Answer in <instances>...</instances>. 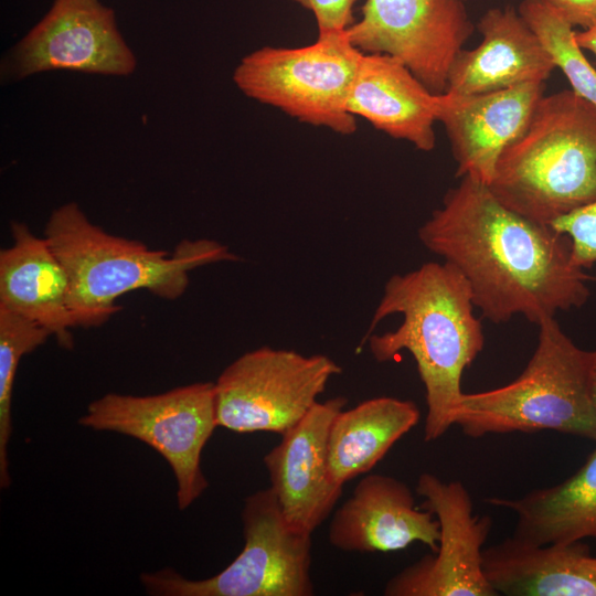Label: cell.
<instances>
[{
    "label": "cell",
    "instance_id": "obj_1",
    "mask_svg": "<svg viewBox=\"0 0 596 596\" xmlns=\"http://www.w3.org/2000/svg\"><path fill=\"white\" fill-rule=\"evenodd\" d=\"M460 179L418 238L462 275L482 318L499 324L521 315L538 326L582 308L592 277L574 263L567 235L509 209L483 182Z\"/></svg>",
    "mask_w": 596,
    "mask_h": 596
},
{
    "label": "cell",
    "instance_id": "obj_2",
    "mask_svg": "<svg viewBox=\"0 0 596 596\" xmlns=\"http://www.w3.org/2000/svg\"><path fill=\"white\" fill-rule=\"evenodd\" d=\"M467 280L449 263L427 262L385 283L361 342L377 362L402 351L415 360L425 387L424 440L434 441L455 425L461 377L485 345Z\"/></svg>",
    "mask_w": 596,
    "mask_h": 596
},
{
    "label": "cell",
    "instance_id": "obj_3",
    "mask_svg": "<svg viewBox=\"0 0 596 596\" xmlns=\"http://www.w3.org/2000/svg\"><path fill=\"white\" fill-rule=\"evenodd\" d=\"M44 237L70 279L68 307L75 327H98L120 307L116 299L147 290L167 300L181 297L189 273L198 267L240 258L213 240H183L172 252L107 233L93 224L77 203L55 209Z\"/></svg>",
    "mask_w": 596,
    "mask_h": 596
},
{
    "label": "cell",
    "instance_id": "obj_4",
    "mask_svg": "<svg viewBox=\"0 0 596 596\" xmlns=\"http://www.w3.org/2000/svg\"><path fill=\"white\" fill-rule=\"evenodd\" d=\"M488 187L509 209L550 225L596 200V107L572 89L543 95Z\"/></svg>",
    "mask_w": 596,
    "mask_h": 596
},
{
    "label": "cell",
    "instance_id": "obj_5",
    "mask_svg": "<svg viewBox=\"0 0 596 596\" xmlns=\"http://www.w3.org/2000/svg\"><path fill=\"white\" fill-rule=\"evenodd\" d=\"M538 327L536 348L515 380L489 391L462 393L455 425L466 436L553 430L596 441L592 352L576 345L555 317Z\"/></svg>",
    "mask_w": 596,
    "mask_h": 596
},
{
    "label": "cell",
    "instance_id": "obj_6",
    "mask_svg": "<svg viewBox=\"0 0 596 596\" xmlns=\"http://www.w3.org/2000/svg\"><path fill=\"white\" fill-rule=\"evenodd\" d=\"M244 546L220 573L188 579L171 567L142 573L152 596H311V533L287 522L268 487L247 496L241 513Z\"/></svg>",
    "mask_w": 596,
    "mask_h": 596
},
{
    "label": "cell",
    "instance_id": "obj_7",
    "mask_svg": "<svg viewBox=\"0 0 596 596\" xmlns=\"http://www.w3.org/2000/svg\"><path fill=\"white\" fill-rule=\"evenodd\" d=\"M362 54L347 31L319 34L306 46L252 52L236 66L233 79L252 99L299 121L350 135L356 123L348 99Z\"/></svg>",
    "mask_w": 596,
    "mask_h": 596
},
{
    "label": "cell",
    "instance_id": "obj_8",
    "mask_svg": "<svg viewBox=\"0 0 596 596\" xmlns=\"http://www.w3.org/2000/svg\"><path fill=\"white\" fill-rule=\"evenodd\" d=\"M78 424L138 439L159 453L177 481L179 510L207 489L201 458L216 419L213 382H198L156 395L108 393L93 401Z\"/></svg>",
    "mask_w": 596,
    "mask_h": 596
},
{
    "label": "cell",
    "instance_id": "obj_9",
    "mask_svg": "<svg viewBox=\"0 0 596 596\" xmlns=\"http://www.w3.org/2000/svg\"><path fill=\"white\" fill-rule=\"evenodd\" d=\"M342 372L324 354L262 347L248 351L214 383L216 419L235 433L283 435L318 402L330 379Z\"/></svg>",
    "mask_w": 596,
    "mask_h": 596
},
{
    "label": "cell",
    "instance_id": "obj_10",
    "mask_svg": "<svg viewBox=\"0 0 596 596\" xmlns=\"http://www.w3.org/2000/svg\"><path fill=\"white\" fill-rule=\"evenodd\" d=\"M465 0H365L347 35L363 53L403 62L434 94L446 91L449 70L475 30Z\"/></svg>",
    "mask_w": 596,
    "mask_h": 596
},
{
    "label": "cell",
    "instance_id": "obj_11",
    "mask_svg": "<svg viewBox=\"0 0 596 596\" xmlns=\"http://www.w3.org/2000/svg\"><path fill=\"white\" fill-rule=\"evenodd\" d=\"M416 493L423 509L439 523L437 550L391 577L386 596H497L482 565L490 517L472 514V500L460 481L446 482L430 472L419 475Z\"/></svg>",
    "mask_w": 596,
    "mask_h": 596
},
{
    "label": "cell",
    "instance_id": "obj_12",
    "mask_svg": "<svg viewBox=\"0 0 596 596\" xmlns=\"http://www.w3.org/2000/svg\"><path fill=\"white\" fill-rule=\"evenodd\" d=\"M137 66L115 12L99 0H54L47 13L14 45L1 64L7 79L67 70L127 76Z\"/></svg>",
    "mask_w": 596,
    "mask_h": 596
},
{
    "label": "cell",
    "instance_id": "obj_13",
    "mask_svg": "<svg viewBox=\"0 0 596 596\" xmlns=\"http://www.w3.org/2000/svg\"><path fill=\"white\" fill-rule=\"evenodd\" d=\"M347 398L317 402L263 458L281 512L294 528L312 533L330 514L343 486L328 472V440Z\"/></svg>",
    "mask_w": 596,
    "mask_h": 596
},
{
    "label": "cell",
    "instance_id": "obj_14",
    "mask_svg": "<svg viewBox=\"0 0 596 596\" xmlns=\"http://www.w3.org/2000/svg\"><path fill=\"white\" fill-rule=\"evenodd\" d=\"M543 92L544 83H526L480 94H439L437 121L445 127L456 177L488 185L500 155L524 131Z\"/></svg>",
    "mask_w": 596,
    "mask_h": 596
},
{
    "label": "cell",
    "instance_id": "obj_15",
    "mask_svg": "<svg viewBox=\"0 0 596 596\" xmlns=\"http://www.w3.org/2000/svg\"><path fill=\"white\" fill-rule=\"evenodd\" d=\"M440 530L433 512L417 508L411 488L386 475H368L330 521V544L344 552H392L414 542L437 550Z\"/></svg>",
    "mask_w": 596,
    "mask_h": 596
},
{
    "label": "cell",
    "instance_id": "obj_16",
    "mask_svg": "<svg viewBox=\"0 0 596 596\" xmlns=\"http://www.w3.org/2000/svg\"><path fill=\"white\" fill-rule=\"evenodd\" d=\"M477 29L481 42L458 53L445 93L471 95L544 83L556 67L539 35L513 7L489 9Z\"/></svg>",
    "mask_w": 596,
    "mask_h": 596
},
{
    "label": "cell",
    "instance_id": "obj_17",
    "mask_svg": "<svg viewBox=\"0 0 596 596\" xmlns=\"http://www.w3.org/2000/svg\"><path fill=\"white\" fill-rule=\"evenodd\" d=\"M439 94L432 93L400 60L363 53L354 76L348 109L395 139L422 151L435 148Z\"/></svg>",
    "mask_w": 596,
    "mask_h": 596
},
{
    "label": "cell",
    "instance_id": "obj_18",
    "mask_svg": "<svg viewBox=\"0 0 596 596\" xmlns=\"http://www.w3.org/2000/svg\"><path fill=\"white\" fill-rule=\"evenodd\" d=\"M12 244L0 252V308L46 328L72 349L74 320L68 307V275L45 237L21 222L11 223Z\"/></svg>",
    "mask_w": 596,
    "mask_h": 596
},
{
    "label": "cell",
    "instance_id": "obj_19",
    "mask_svg": "<svg viewBox=\"0 0 596 596\" xmlns=\"http://www.w3.org/2000/svg\"><path fill=\"white\" fill-rule=\"evenodd\" d=\"M485 575L507 596H596V556L582 541L534 545L514 536L483 549Z\"/></svg>",
    "mask_w": 596,
    "mask_h": 596
},
{
    "label": "cell",
    "instance_id": "obj_20",
    "mask_svg": "<svg viewBox=\"0 0 596 596\" xmlns=\"http://www.w3.org/2000/svg\"><path fill=\"white\" fill-rule=\"evenodd\" d=\"M512 511V536L534 545L596 540V448L564 481L530 491L519 499L487 498Z\"/></svg>",
    "mask_w": 596,
    "mask_h": 596
},
{
    "label": "cell",
    "instance_id": "obj_21",
    "mask_svg": "<svg viewBox=\"0 0 596 596\" xmlns=\"http://www.w3.org/2000/svg\"><path fill=\"white\" fill-rule=\"evenodd\" d=\"M417 405L391 396L373 397L333 418L328 440V472L343 486L369 472L419 421Z\"/></svg>",
    "mask_w": 596,
    "mask_h": 596
},
{
    "label": "cell",
    "instance_id": "obj_22",
    "mask_svg": "<svg viewBox=\"0 0 596 596\" xmlns=\"http://www.w3.org/2000/svg\"><path fill=\"white\" fill-rule=\"evenodd\" d=\"M518 11L549 50L572 91L596 107V70L576 43L574 26L544 0H523Z\"/></svg>",
    "mask_w": 596,
    "mask_h": 596
},
{
    "label": "cell",
    "instance_id": "obj_23",
    "mask_svg": "<svg viewBox=\"0 0 596 596\" xmlns=\"http://www.w3.org/2000/svg\"><path fill=\"white\" fill-rule=\"evenodd\" d=\"M51 332L39 323L0 308V486L11 483L8 445L12 434V393L23 355L42 345Z\"/></svg>",
    "mask_w": 596,
    "mask_h": 596
},
{
    "label": "cell",
    "instance_id": "obj_24",
    "mask_svg": "<svg viewBox=\"0 0 596 596\" xmlns=\"http://www.w3.org/2000/svg\"><path fill=\"white\" fill-rule=\"evenodd\" d=\"M567 235L574 263L585 269L596 263V200L558 217L551 224ZM596 280V276L593 278Z\"/></svg>",
    "mask_w": 596,
    "mask_h": 596
},
{
    "label": "cell",
    "instance_id": "obj_25",
    "mask_svg": "<svg viewBox=\"0 0 596 596\" xmlns=\"http://www.w3.org/2000/svg\"><path fill=\"white\" fill-rule=\"evenodd\" d=\"M310 10L317 20L319 34L347 31L353 23L355 0H295Z\"/></svg>",
    "mask_w": 596,
    "mask_h": 596
},
{
    "label": "cell",
    "instance_id": "obj_26",
    "mask_svg": "<svg viewBox=\"0 0 596 596\" xmlns=\"http://www.w3.org/2000/svg\"><path fill=\"white\" fill-rule=\"evenodd\" d=\"M572 26L596 23V0H544Z\"/></svg>",
    "mask_w": 596,
    "mask_h": 596
},
{
    "label": "cell",
    "instance_id": "obj_27",
    "mask_svg": "<svg viewBox=\"0 0 596 596\" xmlns=\"http://www.w3.org/2000/svg\"><path fill=\"white\" fill-rule=\"evenodd\" d=\"M575 40L581 49L588 50L596 56V23L584 31L575 32Z\"/></svg>",
    "mask_w": 596,
    "mask_h": 596
},
{
    "label": "cell",
    "instance_id": "obj_28",
    "mask_svg": "<svg viewBox=\"0 0 596 596\" xmlns=\"http://www.w3.org/2000/svg\"><path fill=\"white\" fill-rule=\"evenodd\" d=\"M589 391L593 406L596 412V349L590 351Z\"/></svg>",
    "mask_w": 596,
    "mask_h": 596
}]
</instances>
